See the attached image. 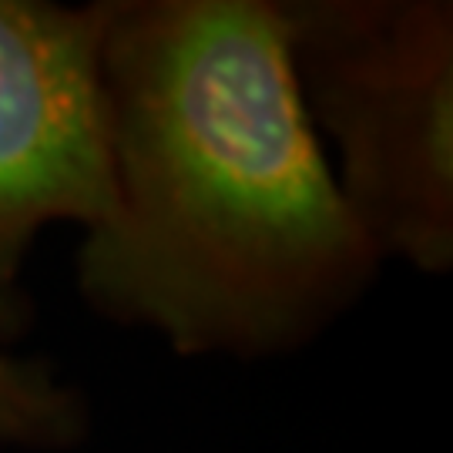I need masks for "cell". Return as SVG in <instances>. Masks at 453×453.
<instances>
[{
    "label": "cell",
    "mask_w": 453,
    "mask_h": 453,
    "mask_svg": "<svg viewBox=\"0 0 453 453\" xmlns=\"http://www.w3.org/2000/svg\"><path fill=\"white\" fill-rule=\"evenodd\" d=\"M296 84L349 215L383 259L453 265V7L296 0Z\"/></svg>",
    "instance_id": "cell-2"
},
{
    "label": "cell",
    "mask_w": 453,
    "mask_h": 453,
    "mask_svg": "<svg viewBox=\"0 0 453 453\" xmlns=\"http://www.w3.org/2000/svg\"><path fill=\"white\" fill-rule=\"evenodd\" d=\"M101 20L104 4L0 0V292L44 228L108 209Z\"/></svg>",
    "instance_id": "cell-3"
},
{
    "label": "cell",
    "mask_w": 453,
    "mask_h": 453,
    "mask_svg": "<svg viewBox=\"0 0 453 453\" xmlns=\"http://www.w3.org/2000/svg\"><path fill=\"white\" fill-rule=\"evenodd\" d=\"M108 209L78 286L181 357L309 342L376 275L296 84L279 0H104Z\"/></svg>",
    "instance_id": "cell-1"
},
{
    "label": "cell",
    "mask_w": 453,
    "mask_h": 453,
    "mask_svg": "<svg viewBox=\"0 0 453 453\" xmlns=\"http://www.w3.org/2000/svg\"><path fill=\"white\" fill-rule=\"evenodd\" d=\"M27 316L31 306L20 289L0 292V443L24 450H67L88 434V406L48 363L11 353Z\"/></svg>",
    "instance_id": "cell-4"
}]
</instances>
